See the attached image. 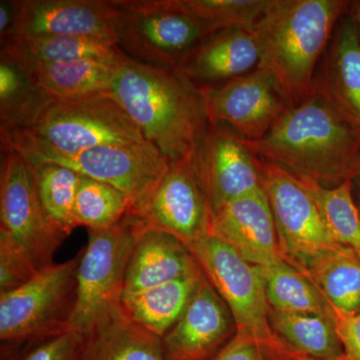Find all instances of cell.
<instances>
[{"label": "cell", "mask_w": 360, "mask_h": 360, "mask_svg": "<svg viewBox=\"0 0 360 360\" xmlns=\"http://www.w3.org/2000/svg\"><path fill=\"white\" fill-rule=\"evenodd\" d=\"M295 267L309 277L331 307L347 314L360 312V258L354 250L338 245Z\"/></svg>", "instance_id": "cb8c5ba5"}, {"label": "cell", "mask_w": 360, "mask_h": 360, "mask_svg": "<svg viewBox=\"0 0 360 360\" xmlns=\"http://www.w3.org/2000/svg\"><path fill=\"white\" fill-rule=\"evenodd\" d=\"M15 34V6L14 1H0V39L1 42Z\"/></svg>", "instance_id": "8d00e7d4"}, {"label": "cell", "mask_w": 360, "mask_h": 360, "mask_svg": "<svg viewBox=\"0 0 360 360\" xmlns=\"http://www.w3.org/2000/svg\"><path fill=\"white\" fill-rule=\"evenodd\" d=\"M124 54L117 45L80 37L15 35L1 42V56L16 63H118Z\"/></svg>", "instance_id": "603a6c76"}, {"label": "cell", "mask_w": 360, "mask_h": 360, "mask_svg": "<svg viewBox=\"0 0 360 360\" xmlns=\"http://www.w3.org/2000/svg\"><path fill=\"white\" fill-rule=\"evenodd\" d=\"M191 160L213 214L231 201L264 189L262 160L225 125H207Z\"/></svg>", "instance_id": "4fadbf2b"}, {"label": "cell", "mask_w": 360, "mask_h": 360, "mask_svg": "<svg viewBox=\"0 0 360 360\" xmlns=\"http://www.w3.org/2000/svg\"><path fill=\"white\" fill-rule=\"evenodd\" d=\"M134 206L129 196L116 187L80 175L75 217L77 226L89 231L108 229L132 212Z\"/></svg>", "instance_id": "f1b7e54d"}, {"label": "cell", "mask_w": 360, "mask_h": 360, "mask_svg": "<svg viewBox=\"0 0 360 360\" xmlns=\"http://www.w3.org/2000/svg\"><path fill=\"white\" fill-rule=\"evenodd\" d=\"M329 315L342 345L343 360H360V312L347 314L330 305Z\"/></svg>", "instance_id": "836d02e7"}, {"label": "cell", "mask_w": 360, "mask_h": 360, "mask_svg": "<svg viewBox=\"0 0 360 360\" xmlns=\"http://www.w3.org/2000/svg\"><path fill=\"white\" fill-rule=\"evenodd\" d=\"M258 345L262 352V360H326L303 354L290 343L281 340L276 333L270 340ZM340 360H343V357Z\"/></svg>", "instance_id": "d590c367"}, {"label": "cell", "mask_w": 360, "mask_h": 360, "mask_svg": "<svg viewBox=\"0 0 360 360\" xmlns=\"http://www.w3.org/2000/svg\"><path fill=\"white\" fill-rule=\"evenodd\" d=\"M270 309L284 312L329 315V303L304 274L286 260L259 267Z\"/></svg>", "instance_id": "4316f807"}, {"label": "cell", "mask_w": 360, "mask_h": 360, "mask_svg": "<svg viewBox=\"0 0 360 360\" xmlns=\"http://www.w3.org/2000/svg\"><path fill=\"white\" fill-rule=\"evenodd\" d=\"M236 331L229 307L205 276L161 342L167 360H212Z\"/></svg>", "instance_id": "2e32d148"}, {"label": "cell", "mask_w": 360, "mask_h": 360, "mask_svg": "<svg viewBox=\"0 0 360 360\" xmlns=\"http://www.w3.org/2000/svg\"><path fill=\"white\" fill-rule=\"evenodd\" d=\"M203 278L200 266L175 281L123 295V311L149 333L162 338L186 311Z\"/></svg>", "instance_id": "7402d4cb"}, {"label": "cell", "mask_w": 360, "mask_h": 360, "mask_svg": "<svg viewBox=\"0 0 360 360\" xmlns=\"http://www.w3.org/2000/svg\"><path fill=\"white\" fill-rule=\"evenodd\" d=\"M314 89L360 134V32L350 8L336 23Z\"/></svg>", "instance_id": "ac0fdd59"}, {"label": "cell", "mask_w": 360, "mask_h": 360, "mask_svg": "<svg viewBox=\"0 0 360 360\" xmlns=\"http://www.w3.org/2000/svg\"><path fill=\"white\" fill-rule=\"evenodd\" d=\"M118 46L149 65L179 68L194 49L222 32L187 11L179 0H113Z\"/></svg>", "instance_id": "52a82bcc"}, {"label": "cell", "mask_w": 360, "mask_h": 360, "mask_svg": "<svg viewBox=\"0 0 360 360\" xmlns=\"http://www.w3.org/2000/svg\"><path fill=\"white\" fill-rule=\"evenodd\" d=\"M350 4L345 0H269L253 30L260 46L258 66L274 77L290 108L314 91L317 65Z\"/></svg>", "instance_id": "3957f363"}, {"label": "cell", "mask_w": 360, "mask_h": 360, "mask_svg": "<svg viewBox=\"0 0 360 360\" xmlns=\"http://www.w3.org/2000/svg\"><path fill=\"white\" fill-rule=\"evenodd\" d=\"M200 87L206 122L229 127L241 139H264L290 108L281 87L264 68L222 84Z\"/></svg>", "instance_id": "8fae6325"}, {"label": "cell", "mask_w": 360, "mask_h": 360, "mask_svg": "<svg viewBox=\"0 0 360 360\" xmlns=\"http://www.w3.org/2000/svg\"><path fill=\"white\" fill-rule=\"evenodd\" d=\"M2 148L20 155H72L106 144L146 141L108 94L49 101L25 124L1 130Z\"/></svg>", "instance_id": "277c9868"}, {"label": "cell", "mask_w": 360, "mask_h": 360, "mask_svg": "<svg viewBox=\"0 0 360 360\" xmlns=\"http://www.w3.org/2000/svg\"><path fill=\"white\" fill-rule=\"evenodd\" d=\"M82 252L0 292L1 360H21L39 343L70 329Z\"/></svg>", "instance_id": "5b68a950"}, {"label": "cell", "mask_w": 360, "mask_h": 360, "mask_svg": "<svg viewBox=\"0 0 360 360\" xmlns=\"http://www.w3.org/2000/svg\"><path fill=\"white\" fill-rule=\"evenodd\" d=\"M259 63L260 46L255 30L231 28L198 45L177 70L198 86H210L243 77Z\"/></svg>", "instance_id": "d6986e66"}, {"label": "cell", "mask_w": 360, "mask_h": 360, "mask_svg": "<svg viewBox=\"0 0 360 360\" xmlns=\"http://www.w3.org/2000/svg\"><path fill=\"white\" fill-rule=\"evenodd\" d=\"M352 188H354V196L355 202L360 212V169L359 174L352 180Z\"/></svg>", "instance_id": "74e56055"}, {"label": "cell", "mask_w": 360, "mask_h": 360, "mask_svg": "<svg viewBox=\"0 0 360 360\" xmlns=\"http://www.w3.org/2000/svg\"><path fill=\"white\" fill-rule=\"evenodd\" d=\"M188 248L206 279L229 307L236 330L250 333L258 345L270 340L274 333L259 267L246 262L212 234Z\"/></svg>", "instance_id": "9c48e42d"}, {"label": "cell", "mask_w": 360, "mask_h": 360, "mask_svg": "<svg viewBox=\"0 0 360 360\" xmlns=\"http://www.w3.org/2000/svg\"><path fill=\"white\" fill-rule=\"evenodd\" d=\"M303 179L314 193L333 239L338 245L354 250L360 258V212L355 202L352 181L324 187L314 180Z\"/></svg>", "instance_id": "f546056e"}, {"label": "cell", "mask_w": 360, "mask_h": 360, "mask_svg": "<svg viewBox=\"0 0 360 360\" xmlns=\"http://www.w3.org/2000/svg\"><path fill=\"white\" fill-rule=\"evenodd\" d=\"M120 61L14 63L25 70L33 86L42 96L51 101H58L108 94Z\"/></svg>", "instance_id": "44dd1931"}, {"label": "cell", "mask_w": 360, "mask_h": 360, "mask_svg": "<svg viewBox=\"0 0 360 360\" xmlns=\"http://www.w3.org/2000/svg\"><path fill=\"white\" fill-rule=\"evenodd\" d=\"M350 13L354 16L357 25H359L360 32V1H352L350 4Z\"/></svg>", "instance_id": "f35d334b"}, {"label": "cell", "mask_w": 360, "mask_h": 360, "mask_svg": "<svg viewBox=\"0 0 360 360\" xmlns=\"http://www.w3.org/2000/svg\"><path fill=\"white\" fill-rule=\"evenodd\" d=\"M85 341L86 336L68 329L39 343L21 360H82Z\"/></svg>", "instance_id": "d6a6232c"}, {"label": "cell", "mask_w": 360, "mask_h": 360, "mask_svg": "<svg viewBox=\"0 0 360 360\" xmlns=\"http://www.w3.org/2000/svg\"><path fill=\"white\" fill-rule=\"evenodd\" d=\"M22 156L32 163H54L110 184L129 196L134 210L150 193L172 162L148 141L106 144L72 155L32 153Z\"/></svg>", "instance_id": "30bf717a"}, {"label": "cell", "mask_w": 360, "mask_h": 360, "mask_svg": "<svg viewBox=\"0 0 360 360\" xmlns=\"http://www.w3.org/2000/svg\"><path fill=\"white\" fill-rule=\"evenodd\" d=\"M181 6L200 20L219 30H255L269 0H179Z\"/></svg>", "instance_id": "4dcf8cb0"}, {"label": "cell", "mask_w": 360, "mask_h": 360, "mask_svg": "<svg viewBox=\"0 0 360 360\" xmlns=\"http://www.w3.org/2000/svg\"><path fill=\"white\" fill-rule=\"evenodd\" d=\"M245 141L262 160L324 187L352 181L360 169V134L314 89L264 139Z\"/></svg>", "instance_id": "7a4b0ae2"}, {"label": "cell", "mask_w": 360, "mask_h": 360, "mask_svg": "<svg viewBox=\"0 0 360 360\" xmlns=\"http://www.w3.org/2000/svg\"><path fill=\"white\" fill-rule=\"evenodd\" d=\"M0 231L22 246L39 269L54 264L65 238L45 217L30 162L13 149L2 148Z\"/></svg>", "instance_id": "7c38bea8"}, {"label": "cell", "mask_w": 360, "mask_h": 360, "mask_svg": "<svg viewBox=\"0 0 360 360\" xmlns=\"http://www.w3.org/2000/svg\"><path fill=\"white\" fill-rule=\"evenodd\" d=\"M212 360H262L257 340L250 333L236 330Z\"/></svg>", "instance_id": "e575fe53"}, {"label": "cell", "mask_w": 360, "mask_h": 360, "mask_svg": "<svg viewBox=\"0 0 360 360\" xmlns=\"http://www.w3.org/2000/svg\"><path fill=\"white\" fill-rule=\"evenodd\" d=\"M262 172V184L286 262L297 266L321 251L340 245L329 232L307 180L264 160Z\"/></svg>", "instance_id": "ba28073f"}, {"label": "cell", "mask_w": 360, "mask_h": 360, "mask_svg": "<svg viewBox=\"0 0 360 360\" xmlns=\"http://www.w3.org/2000/svg\"><path fill=\"white\" fill-rule=\"evenodd\" d=\"M198 269L188 246L172 234L146 224L130 257L123 295L169 283Z\"/></svg>", "instance_id": "ffe728a7"}, {"label": "cell", "mask_w": 360, "mask_h": 360, "mask_svg": "<svg viewBox=\"0 0 360 360\" xmlns=\"http://www.w3.org/2000/svg\"><path fill=\"white\" fill-rule=\"evenodd\" d=\"M85 336L82 360H167L161 338L124 311Z\"/></svg>", "instance_id": "d4e9b609"}, {"label": "cell", "mask_w": 360, "mask_h": 360, "mask_svg": "<svg viewBox=\"0 0 360 360\" xmlns=\"http://www.w3.org/2000/svg\"><path fill=\"white\" fill-rule=\"evenodd\" d=\"M146 226L134 212L108 229L89 231L77 270V291L70 329L87 335L123 311L130 257Z\"/></svg>", "instance_id": "8992f818"}, {"label": "cell", "mask_w": 360, "mask_h": 360, "mask_svg": "<svg viewBox=\"0 0 360 360\" xmlns=\"http://www.w3.org/2000/svg\"><path fill=\"white\" fill-rule=\"evenodd\" d=\"M39 270L22 246L0 231V292L20 288L32 281Z\"/></svg>", "instance_id": "1f68e13d"}, {"label": "cell", "mask_w": 360, "mask_h": 360, "mask_svg": "<svg viewBox=\"0 0 360 360\" xmlns=\"http://www.w3.org/2000/svg\"><path fill=\"white\" fill-rule=\"evenodd\" d=\"M14 6V37H80L118 46L113 0H16Z\"/></svg>", "instance_id": "9a60e30c"}, {"label": "cell", "mask_w": 360, "mask_h": 360, "mask_svg": "<svg viewBox=\"0 0 360 360\" xmlns=\"http://www.w3.org/2000/svg\"><path fill=\"white\" fill-rule=\"evenodd\" d=\"M210 234L255 266L285 260L264 189L236 198L215 212Z\"/></svg>", "instance_id": "e0dca14e"}, {"label": "cell", "mask_w": 360, "mask_h": 360, "mask_svg": "<svg viewBox=\"0 0 360 360\" xmlns=\"http://www.w3.org/2000/svg\"><path fill=\"white\" fill-rule=\"evenodd\" d=\"M191 160L172 161L165 174L132 212L148 226L172 234L188 248L210 236L213 219Z\"/></svg>", "instance_id": "5bb4252c"}, {"label": "cell", "mask_w": 360, "mask_h": 360, "mask_svg": "<svg viewBox=\"0 0 360 360\" xmlns=\"http://www.w3.org/2000/svg\"><path fill=\"white\" fill-rule=\"evenodd\" d=\"M30 165L45 217L59 233L68 238L78 227L75 205L80 174L54 163L30 162Z\"/></svg>", "instance_id": "83f0119b"}, {"label": "cell", "mask_w": 360, "mask_h": 360, "mask_svg": "<svg viewBox=\"0 0 360 360\" xmlns=\"http://www.w3.org/2000/svg\"><path fill=\"white\" fill-rule=\"evenodd\" d=\"M108 94L168 160L193 158L208 123L200 87L181 71L125 54Z\"/></svg>", "instance_id": "6da1fadb"}, {"label": "cell", "mask_w": 360, "mask_h": 360, "mask_svg": "<svg viewBox=\"0 0 360 360\" xmlns=\"http://www.w3.org/2000/svg\"><path fill=\"white\" fill-rule=\"evenodd\" d=\"M272 331L303 354L326 360H340L342 345L330 315L296 314L269 307Z\"/></svg>", "instance_id": "484cf974"}]
</instances>
